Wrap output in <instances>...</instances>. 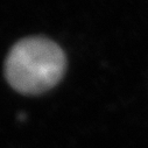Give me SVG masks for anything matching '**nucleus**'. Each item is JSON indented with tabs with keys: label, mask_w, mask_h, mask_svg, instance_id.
<instances>
[{
	"label": "nucleus",
	"mask_w": 148,
	"mask_h": 148,
	"mask_svg": "<svg viewBox=\"0 0 148 148\" xmlns=\"http://www.w3.org/2000/svg\"><path fill=\"white\" fill-rule=\"evenodd\" d=\"M65 70L62 49L46 38H27L10 51L6 78L11 86L26 95L42 93L55 86Z\"/></svg>",
	"instance_id": "1"
}]
</instances>
